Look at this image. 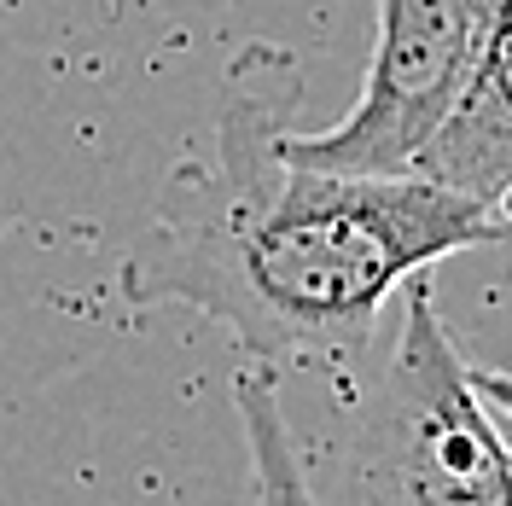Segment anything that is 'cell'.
Segmentation results:
<instances>
[{
	"label": "cell",
	"instance_id": "obj_3",
	"mask_svg": "<svg viewBox=\"0 0 512 506\" xmlns=\"http://www.w3.org/2000/svg\"><path fill=\"white\" fill-rule=\"evenodd\" d=\"M495 0H379L361 99L320 134H280L291 163L332 175H414L472 82Z\"/></svg>",
	"mask_w": 512,
	"mask_h": 506
},
{
	"label": "cell",
	"instance_id": "obj_4",
	"mask_svg": "<svg viewBox=\"0 0 512 506\" xmlns=\"http://www.w3.org/2000/svg\"><path fill=\"white\" fill-rule=\"evenodd\" d=\"M414 175L460 192V198H478L512 233V0H495L472 82L454 105V117L443 123V134L414 163Z\"/></svg>",
	"mask_w": 512,
	"mask_h": 506
},
{
	"label": "cell",
	"instance_id": "obj_6",
	"mask_svg": "<svg viewBox=\"0 0 512 506\" xmlns=\"http://www.w3.org/2000/svg\"><path fill=\"white\" fill-rule=\"evenodd\" d=\"M466 367H472V384H478L483 408H489L501 443H507V460H512V355L501 361V367H483V361H466Z\"/></svg>",
	"mask_w": 512,
	"mask_h": 506
},
{
	"label": "cell",
	"instance_id": "obj_2",
	"mask_svg": "<svg viewBox=\"0 0 512 506\" xmlns=\"http://www.w3.org/2000/svg\"><path fill=\"white\" fill-rule=\"evenodd\" d=\"M309 489L320 506H512L507 443L425 280H408L402 338Z\"/></svg>",
	"mask_w": 512,
	"mask_h": 506
},
{
	"label": "cell",
	"instance_id": "obj_5",
	"mask_svg": "<svg viewBox=\"0 0 512 506\" xmlns=\"http://www.w3.org/2000/svg\"><path fill=\"white\" fill-rule=\"evenodd\" d=\"M233 396H239V425H245V454H251V506H320L309 489L303 448L280 408L274 373H262V367L239 373Z\"/></svg>",
	"mask_w": 512,
	"mask_h": 506
},
{
	"label": "cell",
	"instance_id": "obj_1",
	"mask_svg": "<svg viewBox=\"0 0 512 506\" xmlns=\"http://www.w3.org/2000/svg\"><path fill=\"white\" fill-rule=\"evenodd\" d=\"M280 134V99L233 70L216 158L163 181L117 268L134 309H198L262 373L291 361L350 367L408 280L507 239L478 198L425 175L309 169L286 158Z\"/></svg>",
	"mask_w": 512,
	"mask_h": 506
}]
</instances>
